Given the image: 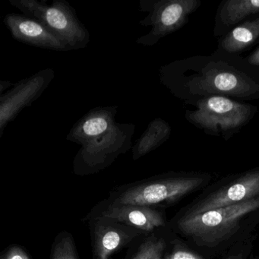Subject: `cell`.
I'll list each match as a JSON object with an SVG mask.
<instances>
[{"label":"cell","instance_id":"obj_1","mask_svg":"<svg viewBox=\"0 0 259 259\" xmlns=\"http://www.w3.org/2000/svg\"><path fill=\"white\" fill-rule=\"evenodd\" d=\"M160 78L174 96L187 104L212 96L259 99V68L239 54L219 48L210 55L193 56L162 66Z\"/></svg>","mask_w":259,"mask_h":259},{"label":"cell","instance_id":"obj_2","mask_svg":"<svg viewBox=\"0 0 259 259\" xmlns=\"http://www.w3.org/2000/svg\"><path fill=\"white\" fill-rule=\"evenodd\" d=\"M117 109H92L71 128L66 139L81 145L74 160L75 174L87 175L105 169L131 148L136 126L116 122Z\"/></svg>","mask_w":259,"mask_h":259},{"label":"cell","instance_id":"obj_3","mask_svg":"<svg viewBox=\"0 0 259 259\" xmlns=\"http://www.w3.org/2000/svg\"><path fill=\"white\" fill-rule=\"evenodd\" d=\"M203 172H169L127 188L114 198L111 205L154 207L169 205L202 188L210 181Z\"/></svg>","mask_w":259,"mask_h":259},{"label":"cell","instance_id":"obj_4","mask_svg":"<svg viewBox=\"0 0 259 259\" xmlns=\"http://www.w3.org/2000/svg\"><path fill=\"white\" fill-rule=\"evenodd\" d=\"M259 209V198L194 216H180L177 228L182 234L201 246L215 247L240 228L248 215Z\"/></svg>","mask_w":259,"mask_h":259},{"label":"cell","instance_id":"obj_5","mask_svg":"<svg viewBox=\"0 0 259 259\" xmlns=\"http://www.w3.org/2000/svg\"><path fill=\"white\" fill-rule=\"evenodd\" d=\"M186 118L204 133L230 139L252 119L257 107L223 96H212L192 104Z\"/></svg>","mask_w":259,"mask_h":259},{"label":"cell","instance_id":"obj_6","mask_svg":"<svg viewBox=\"0 0 259 259\" xmlns=\"http://www.w3.org/2000/svg\"><path fill=\"white\" fill-rule=\"evenodd\" d=\"M10 4L45 25L60 38L68 51L84 49L90 34L77 17L75 10L65 0H54L51 5L38 0H9Z\"/></svg>","mask_w":259,"mask_h":259},{"label":"cell","instance_id":"obj_7","mask_svg":"<svg viewBox=\"0 0 259 259\" xmlns=\"http://www.w3.org/2000/svg\"><path fill=\"white\" fill-rule=\"evenodd\" d=\"M259 198V168L227 177L191 203L180 216H194L213 209Z\"/></svg>","mask_w":259,"mask_h":259},{"label":"cell","instance_id":"obj_8","mask_svg":"<svg viewBox=\"0 0 259 259\" xmlns=\"http://www.w3.org/2000/svg\"><path fill=\"white\" fill-rule=\"evenodd\" d=\"M201 4L199 0H142L141 9L148 12V15L139 24L151 26V30L146 35L139 37L136 43L154 46L160 39L184 26Z\"/></svg>","mask_w":259,"mask_h":259},{"label":"cell","instance_id":"obj_9","mask_svg":"<svg viewBox=\"0 0 259 259\" xmlns=\"http://www.w3.org/2000/svg\"><path fill=\"white\" fill-rule=\"evenodd\" d=\"M55 77L54 69L40 71L15 84L14 88L0 96V137L9 122L25 107L31 105L45 92Z\"/></svg>","mask_w":259,"mask_h":259},{"label":"cell","instance_id":"obj_10","mask_svg":"<svg viewBox=\"0 0 259 259\" xmlns=\"http://www.w3.org/2000/svg\"><path fill=\"white\" fill-rule=\"evenodd\" d=\"M142 231L110 218L98 217L92 230L94 259H109Z\"/></svg>","mask_w":259,"mask_h":259},{"label":"cell","instance_id":"obj_11","mask_svg":"<svg viewBox=\"0 0 259 259\" xmlns=\"http://www.w3.org/2000/svg\"><path fill=\"white\" fill-rule=\"evenodd\" d=\"M4 23L18 41L43 49L68 51L65 44L40 22L24 15L10 13Z\"/></svg>","mask_w":259,"mask_h":259},{"label":"cell","instance_id":"obj_12","mask_svg":"<svg viewBox=\"0 0 259 259\" xmlns=\"http://www.w3.org/2000/svg\"><path fill=\"white\" fill-rule=\"evenodd\" d=\"M101 217L115 220L142 232L154 231L166 223L163 212L148 206L110 204Z\"/></svg>","mask_w":259,"mask_h":259},{"label":"cell","instance_id":"obj_13","mask_svg":"<svg viewBox=\"0 0 259 259\" xmlns=\"http://www.w3.org/2000/svg\"><path fill=\"white\" fill-rule=\"evenodd\" d=\"M259 13V0H227L221 3L215 17L213 33L225 36L248 16Z\"/></svg>","mask_w":259,"mask_h":259},{"label":"cell","instance_id":"obj_14","mask_svg":"<svg viewBox=\"0 0 259 259\" xmlns=\"http://www.w3.org/2000/svg\"><path fill=\"white\" fill-rule=\"evenodd\" d=\"M259 40V16L245 21L230 31L219 41L218 48L238 54L248 49Z\"/></svg>","mask_w":259,"mask_h":259},{"label":"cell","instance_id":"obj_15","mask_svg":"<svg viewBox=\"0 0 259 259\" xmlns=\"http://www.w3.org/2000/svg\"><path fill=\"white\" fill-rule=\"evenodd\" d=\"M170 134L171 128L166 121L161 118L151 121L133 147V160H139L163 145L169 139Z\"/></svg>","mask_w":259,"mask_h":259},{"label":"cell","instance_id":"obj_16","mask_svg":"<svg viewBox=\"0 0 259 259\" xmlns=\"http://www.w3.org/2000/svg\"><path fill=\"white\" fill-rule=\"evenodd\" d=\"M166 242L161 238L150 236L140 245L132 259H163Z\"/></svg>","mask_w":259,"mask_h":259},{"label":"cell","instance_id":"obj_17","mask_svg":"<svg viewBox=\"0 0 259 259\" xmlns=\"http://www.w3.org/2000/svg\"><path fill=\"white\" fill-rule=\"evenodd\" d=\"M51 259H78L75 242L69 233H63L56 239Z\"/></svg>","mask_w":259,"mask_h":259},{"label":"cell","instance_id":"obj_18","mask_svg":"<svg viewBox=\"0 0 259 259\" xmlns=\"http://www.w3.org/2000/svg\"><path fill=\"white\" fill-rule=\"evenodd\" d=\"M163 259H205L201 254L188 248L183 244H175L172 251L163 257Z\"/></svg>","mask_w":259,"mask_h":259},{"label":"cell","instance_id":"obj_19","mask_svg":"<svg viewBox=\"0 0 259 259\" xmlns=\"http://www.w3.org/2000/svg\"><path fill=\"white\" fill-rule=\"evenodd\" d=\"M1 259H30V257L21 247L13 245L3 254Z\"/></svg>","mask_w":259,"mask_h":259},{"label":"cell","instance_id":"obj_20","mask_svg":"<svg viewBox=\"0 0 259 259\" xmlns=\"http://www.w3.org/2000/svg\"><path fill=\"white\" fill-rule=\"evenodd\" d=\"M245 59L251 66L259 68V47Z\"/></svg>","mask_w":259,"mask_h":259},{"label":"cell","instance_id":"obj_21","mask_svg":"<svg viewBox=\"0 0 259 259\" xmlns=\"http://www.w3.org/2000/svg\"><path fill=\"white\" fill-rule=\"evenodd\" d=\"M224 259H243V257H242V254L239 253V254H232V255L228 256Z\"/></svg>","mask_w":259,"mask_h":259}]
</instances>
